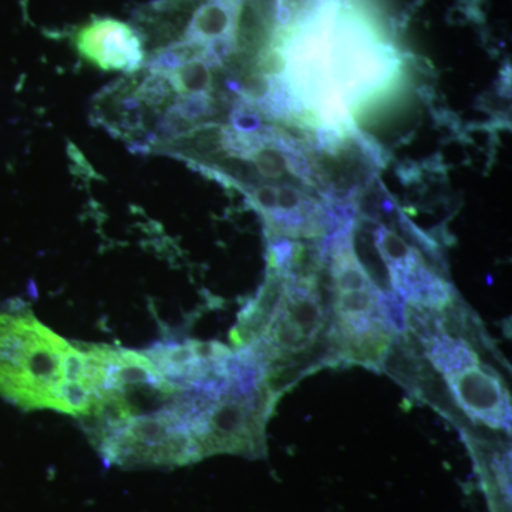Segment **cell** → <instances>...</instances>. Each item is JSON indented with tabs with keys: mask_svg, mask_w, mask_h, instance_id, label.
I'll use <instances>...</instances> for the list:
<instances>
[{
	"mask_svg": "<svg viewBox=\"0 0 512 512\" xmlns=\"http://www.w3.org/2000/svg\"><path fill=\"white\" fill-rule=\"evenodd\" d=\"M0 397L82 417L94 399L86 343H70L26 306L0 305Z\"/></svg>",
	"mask_w": 512,
	"mask_h": 512,
	"instance_id": "cell-1",
	"label": "cell"
},
{
	"mask_svg": "<svg viewBox=\"0 0 512 512\" xmlns=\"http://www.w3.org/2000/svg\"><path fill=\"white\" fill-rule=\"evenodd\" d=\"M86 433L109 466L180 467L201 460L185 410V389L167 406L99 424Z\"/></svg>",
	"mask_w": 512,
	"mask_h": 512,
	"instance_id": "cell-2",
	"label": "cell"
},
{
	"mask_svg": "<svg viewBox=\"0 0 512 512\" xmlns=\"http://www.w3.org/2000/svg\"><path fill=\"white\" fill-rule=\"evenodd\" d=\"M269 387L244 390L228 384L212 402L197 430L201 458L215 454L258 457L264 454L265 423L272 409Z\"/></svg>",
	"mask_w": 512,
	"mask_h": 512,
	"instance_id": "cell-3",
	"label": "cell"
},
{
	"mask_svg": "<svg viewBox=\"0 0 512 512\" xmlns=\"http://www.w3.org/2000/svg\"><path fill=\"white\" fill-rule=\"evenodd\" d=\"M74 46L87 62L104 72L136 74L146 62L143 36L113 18H94L77 30Z\"/></svg>",
	"mask_w": 512,
	"mask_h": 512,
	"instance_id": "cell-4",
	"label": "cell"
},
{
	"mask_svg": "<svg viewBox=\"0 0 512 512\" xmlns=\"http://www.w3.org/2000/svg\"><path fill=\"white\" fill-rule=\"evenodd\" d=\"M446 380L458 406L470 419L491 429L511 430L510 394L494 372L478 363Z\"/></svg>",
	"mask_w": 512,
	"mask_h": 512,
	"instance_id": "cell-5",
	"label": "cell"
},
{
	"mask_svg": "<svg viewBox=\"0 0 512 512\" xmlns=\"http://www.w3.org/2000/svg\"><path fill=\"white\" fill-rule=\"evenodd\" d=\"M424 343L427 359L444 377L456 375L461 370L480 363L477 353L467 342L447 335L444 330L427 333Z\"/></svg>",
	"mask_w": 512,
	"mask_h": 512,
	"instance_id": "cell-6",
	"label": "cell"
},
{
	"mask_svg": "<svg viewBox=\"0 0 512 512\" xmlns=\"http://www.w3.org/2000/svg\"><path fill=\"white\" fill-rule=\"evenodd\" d=\"M175 93H208L212 89L211 67L202 59L190 60L167 76Z\"/></svg>",
	"mask_w": 512,
	"mask_h": 512,
	"instance_id": "cell-7",
	"label": "cell"
},
{
	"mask_svg": "<svg viewBox=\"0 0 512 512\" xmlns=\"http://www.w3.org/2000/svg\"><path fill=\"white\" fill-rule=\"evenodd\" d=\"M259 174L266 178H279L288 173L291 164L281 147L271 144L268 136L259 134L258 146L248 154Z\"/></svg>",
	"mask_w": 512,
	"mask_h": 512,
	"instance_id": "cell-8",
	"label": "cell"
},
{
	"mask_svg": "<svg viewBox=\"0 0 512 512\" xmlns=\"http://www.w3.org/2000/svg\"><path fill=\"white\" fill-rule=\"evenodd\" d=\"M136 96L147 107L164 111L173 104L174 90L168 83L167 77L160 74L148 73L138 79Z\"/></svg>",
	"mask_w": 512,
	"mask_h": 512,
	"instance_id": "cell-9",
	"label": "cell"
},
{
	"mask_svg": "<svg viewBox=\"0 0 512 512\" xmlns=\"http://www.w3.org/2000/svg\"><path fill=\"white\" fill-rule=\"evenodd\" d=\"M171 106L190 124L210 119L217 111L215 110L214 99L208 93L180 94V96L175 97Z\"/></svg>",
	"mask_w": 512,
	"mask_h": 512,
	"instance_id": "cell-10",
	"label": "cell"
},
{
	"mask_svg": "<svg viewBox=\"0 0 512 512\" xmlns=\"http://www.w3.org/2000/svg\"><path fill=\"white\" fill-rule=\"evenodd\" d=\"M231 124L239 134H254L261 128V119L249 106V101L241 100L231 113Z\"/></svg>",
	"mask_w": 512,
	"mask_h": 512,
	"instance_id": "cell-11",
	"label": "cell"
},
{
	"mask_svg": "<svg viewBox=\"0 0 512 512\" xmlns=\"http://www.w3.org/2000/svg\"><path fill=\"white\" fill-rule=\"evenodd\" d=\"M276 198H278V188L272 187V185H258L251 190V200L254 202L256 210L261 212L265 218L274 212Z\"/></svg>",
	"mask_w": 512,
	"mask_h": 512,
	"instance_id": "cell-12",
	"label": "cell"
}]
</instances>
